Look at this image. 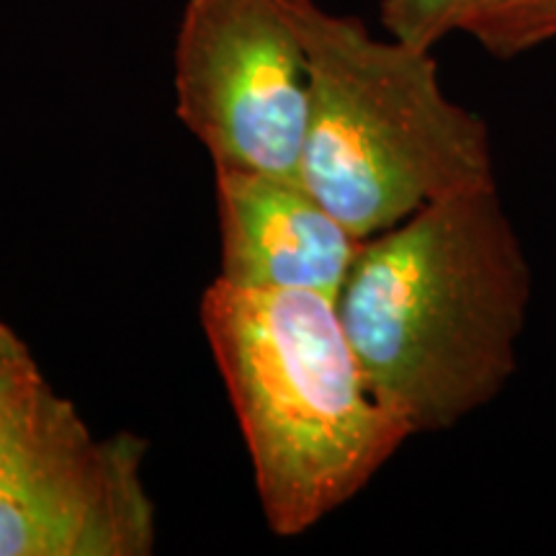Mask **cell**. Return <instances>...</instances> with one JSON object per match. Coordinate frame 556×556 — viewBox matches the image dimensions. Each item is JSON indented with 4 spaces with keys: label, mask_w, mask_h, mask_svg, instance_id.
I'll return each instance as SVG.
<instances>
[{
    "label": "cell",
    "mask_w": 556,
    "mask_h": 556,
    "mask_svg": "<svg viewBox=\"0 0 556 556\" xmlns=\"http://www.w3.org/2000/svg\"><path fill=\"white\" fill-rule=\"evenodd\" d=\"M531 302V263L497 186L364 240L336 299L368 384L413 435L454 428L503 394Z\"/></svg>",
    "instance_id": "cell-1"
},
{
    "label": "cell",
    "mask_w": 556,
    "mask_h": 556,
    "mask_svg": "<svg viewBox=\"0 0 556 556\" xmlns=\"http://www.w3.org/2000/svg\"><path fill=\"white\" fill-rule=\"evenodd\" d=\"M199 315L278 536L356 497L413 438L368 384L336 299L214 278Z\"/></svg>",
    "instance_id": "cell-2"
},
{
    "label": "cell",
    "mask_w": 556,
    "mask_h": 556,
    "mask_svg": "<svg viewBox=\"0 0 556 556\" xmlns=\"http://www.w3.org/2000/svg\"><path fill=\"white\" fill-rule=\"evenodd\" d=\"M309 60L307 189L361 240L454 193L497 186L492 137L451 101L428 50L289 0Z\"/></svg>",
    "instance_id": "cell-3"
},
{
    "label": "cell",
    "mask_w": 556,
    "mask_h": 556,
    "mask_svg": "<svg viewBox=\"0 0 556 556\" xmlns=\"http://www.w3.org/2000/svg\"><path fill=\"white\" fill-rule=\"evenodd\" d=\"M173 86L214 168L302 178L309 60L289 0H186Z\"/></svg>",
    "instance_id": "cell-4"
},
{
    "label": "cell",
    "mask_w": 556,
    "mask_h": 556,
    "mask_svg": "<svg viewBox=\"0 0 556 556\" xmlns=\"http://www.w3.org/2000/svg\"><path fill=\"white\" fill-rule=\"evenodd\" d=\"M148 443L96 438L54 397L29 441L0 464V556H148L155 503L142 479Z\"/></svg>",
    "instance_id": "cell-5"
},
{
    "label": "cell",
    "mask_w": 556,
    "mask_h": 556,
    "mask_svg": "<svg viewBox=\"0 0 556 556\" xmlns=\"http://www.w3.org/2000/svg\"><path fill=\"white\" fill-rule=\"evenodd\" d=\"M219 281L238 289L338 299L364 240L302 178L214 168Z\"/></svg>",
    "instance_id": "cell-6"
},
{
    "label": "cell",
    "mask_w": 556,
    "mask_h": 556,
    "mask_svg": "<svg viewBox=\"0 0 556 556\" xmlns=\"http://www.w3.org/2000/svg\"><path fill=\"white\" fill-rule=\"evenodd\" d=\"M54 397L31 348L0 319V464L29 441Z\"/></svg>",
    "instance_id": "cell-7"
},
{
    "label": "cell",
    "mask_w": 556,
    "mask_h": 556,
    "mask_svg": "<svg viewBox=\"0 0 556 556\" xmlns=\"http://www.w3.org/2000/svg\"><path fill=\"white\" fill-rule=\"evenodd\" d=\"M464 34L495 58H520L556 39V0H477Z\"/></svg>",
    "instance_id": "cell-8"
},
{
    "label": "cell",
    "mask_w": 556,
    "mask_h": 556,
    "mask_svg": "<svg viewBox=\"0 0 556 556\" xmlns=\"http://www.w3.org/2000/svg\"><path fill=\"white\" fill-rule=\"evenodd\" d=\"M477 0H381V26L392 39L433 52L448 34L464 31Z\"/></svg>",
    "instance_id": "cell-9"
}]
</instances>
